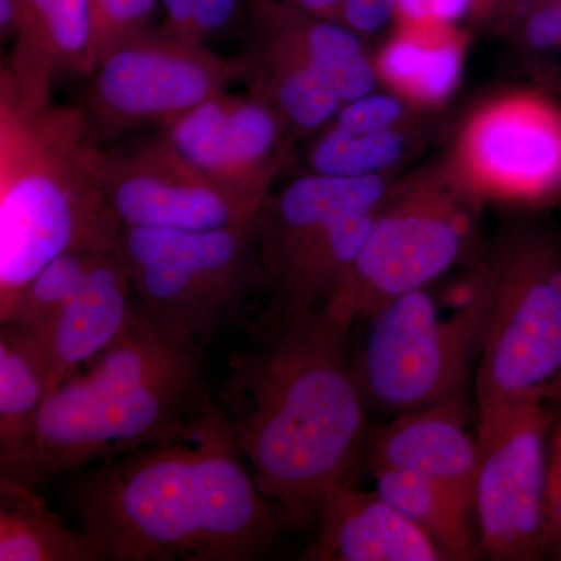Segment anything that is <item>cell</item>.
Here are the masks:
<instances>
[{
  "label": "cell",
  "mask_w": 561,
  "mask_h": 561,
  "mask_svg": "<svg viewBox=\"0 0 561 561\" xmlns=\"http://www.w3.org/2000/svg\"><path fill=\"white\" fill-rule=\"evenodd\" d=\"M228 359L214 404L284 529L316 526L367 442L365 400L346 360L348 328L324 309L265 311Z\"/></svg>",
  "instance_id": "6da1fadb"
},
{
  "label": "cell",
  "mask_w": 561,
  "mask_h": 561,
  "mask_svg": "<svg viewBox=\"0 0 561 561\" xmlns=\"http://www.w3.org/2000/svg\"><path fill=\"white\" fill-rule=\"evenodd\" d=\"M80 529L105 561H250L284 529L216 404L187 434L73 472Z\"/></svg>",
  "instance_id": "7a4b0ae2"
},
{
  "label": "cell",
  "mask_w": 561,
  "mask_h": 561,
  "mask_svg": "<svg viewBox=\"0 0 561 561\" xmlns=\"http://www.w3.org/2000/svg\"><path fill=\"white\" fill-rule=\"evenodd\" d=\"M87 365L44 402L32 486L179 438L214 402L205 345L165 331L139 306Z\"/></svg>",
  "instance_id": "3957f363"
},
{
  "label": "cell",
  "mask_w": 561,
  "mask_h": 561,
  "mask_svg": "<svg viewBox=\"0 0 561 561\" xmlns=\"http://www.w3.org/2000/svg\"><path fill=\"white\" fill-rule=\"evenodd\" d=\"M105 154L81 106L28 105L0 73V316L55 257L119 239Z\"/></svg>",
  "instance_id": "277c9868"
},
{
  "label": "cell",
  "mask_w": 561,
  "mask_h": 561,
  "mask_svg": "<svg viewBox=\"0 0 561 561\" xmlns=\"http://www.w3.org/2000/svg\"><path fill=\"white\" fill-rule=\"evenodd\" d=\"M386 184L378 175L312 173L268 195L253 221L267 311L301 316L327 308L357 260Z\"/></svg>",
  "instance_id": "5b68a950"
},
{
  "label": "cell",
  "mask_w": 561,
  "mask_h": 561,
  "mask_svg": "<svg viewBox=\"0 0 561 561\" xmlns=\"http://www.w3.org/2000/svg\"><path fill=\"white\" fill-rule=\"evenodd\" d=\"M119 250L140 311L165 331L208 345L262 286L253 225L213 231L121 228Z\"/></svg>",
  "instance_id": "8992f818"
},
{
  "label": "cell",
  "mask_w": 561,
  "mask_h": 561,
  "mask_svg": "<svg viewBox=\"0 0 561 561\" xmlns=\"http://www.w3.org/2000/svg\"><path fill=\"white\" fill-rule=\"evenodd\" d=\"M489 300L486 276L446 319L424 289L401 295L365 317L370 327L351 365L365 402L401 415L463 400Z\"/></svg>",
  "instance_id": "52a82bcc"
},
{
  "label": "cell",
  "mask_w": 561,
  "mask_h": 561,
  "mask_svg": "<svg viewBox=\"0 0 561 561\" xmlns=\"http://www.w3.org/2000/svg\"><path fill=\"white\" fill-rule=\"evenodd\" d=\"M479 346V413L561 393V250L545 239L508 243L489 275Z\"/></svg>",
  "instance_id": "ba28073f"
},
{
  "label": "cell",
  "mask_w": 561,
  "mask_h": 561,
  "mask_svg": "<svg viewBox=\"0 0 561 561\" xmlns=\"http://www.w3.org/2000/svg\"><path fill=\"white\" fill-rule=\"evenodd\" d=\"M247 77L243 51L224 57L205 43L150 28L95 66L80 106L103 147L142 125L164 127Z\"/></svg>",
  "instance_id": "9c48e42d"
},
{
  "label": "cell",
  "mask_w": 561,
  "mask_h": 561,
  "mask_svg": "<svg viewBox=\"0 0 561 561\" xmlns=\"http://www.w3.org/2000/svg\"><path fill=\"white\" fill-rule=\"evenodd\" d=\"M531 397L479 413L474 508L490 559L545 556L549 437L559 402Z\"/></svg>",
  "instance_id": "30bf717a"
},
{
  "label": "cell",
  "mask_w": 561,
  "mask_h": 561,
  "mask_svg": "<svg viewBox=\"0 0 561 561\" xmlns=\"http://www.w3.org/2000/svg\"><path fill=\"white\" fill-rule=\"evenodd\" d=\"M463 214L435 195L381 209L359 256L324 312L348 328L401 295L424 289L467 249Z\"/></svg>",
  "instance_id": "8fae6325"
},
{
  "label": "cell",
  "mask_w": 561,
  "mask_h": 561,
  "mask_svg": "<svg viewBox=\"0 0 561 561\" xmlns=\"http://www.w3.org/2000/svg\"><path fill=\"white\" fill-rule=\"evenodd\" d=\"M291 130L257 92H221L161 127L176 149L254 221L283 168Z\"/></svg>",
  "instance_id": "7c38bea8"
},
{
  "label": "cell",
  "mask_w": 561,
  "mask_h": 561,
  "mask_svg": "<svg viewBox=\"0 0 561 561\" xmlns=\"http://www.w3.org/2000/svg\"><path fill=\"white\" fill-rule=\"evenodd\" d=\"M103 186L122 228L213 231L253 225L162 131L130 149L106 150Z\"/></svg>",
  "instance_id": "4fadbf2b"
},
{
  "label": "cell",
  "mask_w": 561,
  "mask_h": 561,
  "mask_svg": "<svg viewBox=\"0 0 561 561\" xmlns=\"http://www.w3.org/2000/svg\"><path fill=\"white\" fill-rule=\"evenodd\" d=\"M471 171L491 190L534 197L561 183V119L522 99L486 110L468 136Z\"/></svg>",
  "instance_id": "5bb4252c"
},
{
  "label": "cell",
  "mask_w": 561,
  "mask_h": 561,
  "mask_svg": "<svg viewBox=\"0 0 561 561\" xmlns=\"http://www.w3.org/2000/svg\"><path fill=\"white\" fill-rule=\"evenodd\" d=\"M463 400L405 412L368 431L365 460L370 471L411 472L453 490L474 507L478 438L465 423Z\"/></svg>",
  "instance_id": "9a60e30c"
},
{
  "label": "cell",
  "mask_w": 561,
  "mask_h": 561,
  "mask_svg": "<svg viewBox=\"0 0 561 561\" xmlns=\"http://www.w3.org/2000/svg\"><path fill=\"white\" fill-rule=\"evenodd\" d=\"M131 291L130 272L117 242L91 265L49 327L35 334L27 331L46 362L49 394L119 337L135 309Z\"/></svg>",
  "instance_id": "2e32d148"
},
{
  "label": "cell",
  "mask_w": 561,
  "mask_h": 561,
  "mask_svg": "<svg viewBox=\"0 0 561 561\" xmlns=\"http://www.w3.org/2000/svg\"><path fill=\"white\" fill-rule=\"evenodd\" d=\"M316 540L302 553L313 561H440L434 541L378 491L353 479L328 494L316 523Z\"/></svg>",
  "instance_id": "e0dca14e"
},
{
  "label": "cell",
  "mask_w": 561,
  "mask_h": 561,
  "mask_svg": "<svg viewBox=\"0 0 561 561\" xmlns=\"http://www.w3.org/2000/svg\"><path fill=\"white\" fill-rule=\"evenodd\" d=\"M22 25L13 54L2 66L21 101H51L60 73L88 77L94 70L88 0H21Z\"/></svg>",
  "instance_id": "ac0fdd59"
},
{
  "label": "cell",
  "mask_w": 561,
  "mask_h": 561,
  "mask_svg": "<svg viewBox=\"0 0 561 561\" xmlns=\"http://www.w3.org/2000/svg\"><path fill=\"white\" fill-rule=\"evenodd\" d=\"M250 32L289 47L323 77L343 103L371 94L376 70L357 33L328 18L313 16L278 0H254Z\"/></svg>",
  "instance_id": "d6986e66"
},
{
  "label": "cell",
  "mask_w": 561,
  "mask_h": 561,
  "mask_svg": "<svg viewBox=\"0 0 561 561\" xmlns=\"http://www.w3.org/2000/svg\"><path fill=\"white\" fill-rule=\"evenodd\" d=\"M49 375L38 343L14 324L0 331V482L32 485L36 434Z\"/></svg>",
  "instance_id": "ffe728a7"
},
{
  "label": "cell",
  "mask_w": 561,
  "mask_h": 561,
  "mask_svg": "<svg viewBox=\"0 0 561 561\" xmlns=\"http://www.w3.org/2000/svg\"><path fill=\"white\" fill-rule=\"evenodd\" d=\"M243 54L249 61V90L275 106L291 130H317L345 105L316 69L278 41L250 32Z\"/></svg>",
  "instance_id": "44dd1931"
},
{
  "label": "cell",
  "mask_w": 561,
  "mask_h": 561,
  "mask_svg": "<svg viewBox=\"0 0 561 561\" xmlns=\"http://www.w3.org/2000/svg\"><path fill=\"white\" fill-rule=\"evenodd\" d=\"M0 561H105L98 542L70 529L21 482H0Z\"/></svg>",
  "instance_id": "7402d4cb"
},
{
  "label": "cell",
  "mask_w": 561,
  "mask_h": 561,
  "mask_svg": "<svg viewBox=\"0 0 561 561\" xmlns=\"http://www.w3.org/2000/svg\"><path fill=\"white\" fill-rule=\"evenodd\" d=\"M376 491L423 530L445 560H474L479 545L470 527V502L440 483L411 472L373 471Z\"/></svg>",
  "instance_id": "603a6c76"
},
{
  "label": "cell",
  "mask_w": 561,
  "mask_h": 561,
  "mask_svg": "<svg viewBox=\"0 0 561 561\" xmlns=\"http://www.w3.org/2000/svg\"><path fill=\"white\" fill-rule=\"evenodd\" d=\"M379 58V72L398 90L423 102L445 101L461 72L459 43L448 27H408Z\"/></svg>",
  "instance_id": "cb8c5ba5"
},
{
  "label": "cell",
  "mask_w": 561,
  "mask_h": 561,
  "mask_svg": "<svg viewBox=\"0 0 561 561\" xmlns=\"http://www.w3.org/2000/svg\"><path fill=\"white\" fill-rule=\"evenodd\" d=\"M117 242L119 239L116 242L90 243L55 257L22 289L9 311L0 316V323L16 324L32 334L49 327L73 291L79 289L91 265Z\"/></svg>",
  "instance_id": "d4e9b609"
},
{
  "label": "cell",
  "mask_w": 561,
  "mask_h": 561,
  "mask_svg": "<svg viewBox=\"0 0 561 561\" xmlns=\"http://www.w3.org/2000/svg\"><path fill=\"white\" fill-rule=\"evenodd\" d=\"M405 138L394 130L346 133L331 127L313 144L309 161L313 173L330 176L378 175L400 160Z\"/></svg>",
  "instance_id": "484cf974"
},
{
  "label": "cell",
  "mask_w": 561,
  "mask_h": 561,
  "mask_svg": "<svg viewBox=\"0 0 561 561\" xmlns=\"http://www.w3.org/2000/svg\"><path fill=\"white\" fill-rule=\"evenodd\" d=\"M95 66L122 44L150 31L161 0H88Z\"/></svg>",
  "instance_id": "4316f807"
},
{
  "label": "cell",
  "mask_w": 561,
  "mask_h": 561,
  "mask_svg": "<svg viewBox=\"0 0 561 561\" xmlns=\"http://www.w3.org/2000/svg\"><path fill=\"white\" fill-rule=\"evenodd\" d=\"M401 116L402 105L398 99L368 94L345 103L335 116L332 127L346 133L393 130V125Z\"/></svg>",
  "instance_id": "83f0119b"
},
{
  "label": "cell",
  "mask_w": 561,
  "mask_h": 561,
  "mask_svg": "<svg viewBox=\"0 0 561 561\" xmlns=\"http://www.w3.org/2000/svg\"><path fill=\"white\" fill-rule=\"evenodd\" d=\"M549 437V472L545 504V556L561 560V402Z\"/></svg>",
  "instance_id": "f1b7e54d"
},
{
  "label": "cell",
  "mask_w": 561,
  "mask_h": 561,
  "mask_svg": "<svg viewBox=\"0 0 561 561\" xmlns=\"http://www.w3.org/2000/svg\"><path fill=\"white\" fill-rule=\"evenodd\" d=\"M476 0H398L397 16L408 27H449L467 16Z\"/></svg>",
  "instance_id": "f546056e"
},
{
  "label": "cell",
  "mask_w": 561,
  "mask_h": 561,
  "mask_svg": "<svg viewBox=\"0 0 561 561\" xmlns=\"http://www.w3.org/2000/svg\"><path fill=\"white\" fill-rule=\"evenodd\" d=\"M398 0H343L335 21L357 35L379 32L397 16Z\"/></svg>",
  "instance_id": "4dcf8cb0"
},
{
  "label": "cell",
  "mask_w": 561,
  "mask_h": 561,
  "mask_svg": "<svg viewBox=\"0 0 561 561\" xmlns=\"http://www.w3.org/2000/svg\"><path fill=\"white\" fill-rule=\"evenodd\" d=\"M239 0H194L192 32L194 39L205 43L227 31L238 14Z\"/></svg>",
  "instance_id": "1f68e13d"
},
{
  "label": "cell",
  "mask_w": 561,
  "mask_h": 561,
  "mask_svg": "<svg viewBox=\"0 0 561 561\" xmlns=\"http://www.w3.org/2000/svg\"><path fill=\"white\" fill-rule=\"evenodd\" d=\"M524 33L534 49L548 50L561 46V10L556 0H545L531 10Z\"/></svg>",
  "instance_id": "d6a6232c"
},
{
  "label": "cell",
  "mask_w": 561,
  "mask_h": 561,
  "mask_svg": "<svg viewBox=\"0 0 561 561\" xmlns=\"http://www.w3.org/2000/svg\"><path fill=\"white\" fill-rule=\"evenodd\" d=\"M161 5L164 9L161 31L176 38L195 41L192 32L194 0H161Z\"/></svg>",
  "instance_id": "836d02e7"
},
{
  "label": "cell",
  "mask_w": 561,
  "mask_h": 561,
  "mask_svg": "<svg viewBox=\"0 0 561 561\" xmlns=\"http://www.w3.org/2000/svg\"><path fill=\"white\" fill-rule=\"evenodd\" d=\"M22 25L21 0H0V36L2 43H14Z\"/></svg>",
  "instance_id": "e575fe53"
},
{
  "label": "cell",
  "mask_w": 561,
  "mask_h": 561,
  "mask_svg": "<svg viewBox=\"0 0 561 561\" xmlns=\"http://www.w3.org/2000/svg\"><path fill=\"white\" fill-rule=\"evenodd\" d=\"M278 2L289 3L295 9L313 14V16L335 21L343 0H278Z\"/></svg>",
  "instance_id": "d590c367"
},
{
  "label": "cell",
  "mask_w": 561,
  "mask_h": 561,
  "mask_svg": "<svg viewBox=\"0 0 561 561\" xmlns=\"http://www.w3.org/2000/svg\"><path fill=\"white\" fill-rule=\"evenodd\" d=\"M482 2V0H476V3ZM486 3H491V5H494V3H508V2H515V0H485Z\"/></svg>",
  "instance_id": "8d00e7d4"
},
{
  "label": "cell",
  "mask_w": 561,
  "mask_h": 561,
  "mask_svg": "<svg viewBox=\"0 0 561 561\" xmlns=\"http://www.w3.org/2000/svg\"><path fill=\"white\" fill-rule=\"evenodd\" d=\"M556 2H557V5H559L560 10H561V0H556Z\"/></svg>",
  "instance_id": "74e56055"
}]
</instances>
